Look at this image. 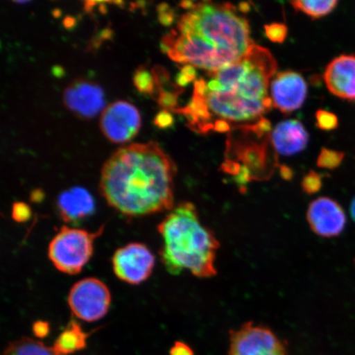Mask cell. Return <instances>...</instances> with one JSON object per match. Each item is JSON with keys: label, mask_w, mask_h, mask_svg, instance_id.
Returning a JSON list of instances; mask_svg holds the SVG:
<instances>
[{"label": "cell", "mask_w": 355, "mask_h": 355, "mask_svg": "<svg viewBox=\"0 0 355 355\" xmlns=\"http://www.w3.org/2000/svg\"><path fill=\"white\" fill-rule=\"evenodd\" d=\"M176 173L175 162L157 143L124 146L102 167L101 193L109 206L128 217L171 211Z\"/></svg>", "instance_id": "6da1fadb"}, {"label": "cell", "mask_w": 355, "mask_h": 355, "mask_svg": "<svg viewBox=\"0 0 355 355\" xmlns=\"http://www.w3.org/2000/svg\"><path fill=\"white\" fill-rule=\"evenodd\" d=\"M250 24L230 3H198L162 41L172 60L215 73L241 60L254 46Z\"/></svg>", "instance_id": "7a4b0ae2"}, {"label": "cell", "mask_w": 355, "mask_h": 355, "mask_svg": "<svg viewBox=\"0 0 355 355\" xmlns=\"http://www.w3.org/2000/svg\"><path fill=\"white\" fill-rule=\"evenodd\" d=\"M277 70L272 53L254 44L241 60L210 73L204 97L211 113L234 123L263 118L273 105L268 87Z\"/></svg>", "instance_id": "3957f363"}, {"label": "cell", "mask_w": 355, "mask_h": 355, "mask_svg": "<svg viewBox=\"0 0 355 355\" xmlns=\"http://www.w3.org/2000/svg\"><path fill=\"white\" fill-rule=\"evenodd\" d=\"M157 230L163 239L162 261L168 273L177 276L189 270L199 278L216 276L220 242L202 223L193 203L183 202L173 208Z\"/></svg>", "instance_id": "277c9868"}, {"label": "cell", "mask_w": 355, "mask_h": 355, "mask_svg": "<svg viewBox=\"0 0 355 355\" xmlns=\"http://www.w3.org/2000/svg\"><path fill=\"white\" fill-rule=\"evenodd\" d=\"M105 225L96 232L62 226L48 248V257L60 272L77 275L90 261L94 252V242L104 232Z\"/></svg>", "instance_id": "5b68a950"}, {"label": "cell", "mask_w": 355, "mask_h": 355, "mask_svg": "<svg viewBox=\"0 0 355 355\" xmlns=\"http://www.w3.org/2000/svg\"><path fill=\"white\" fill-rule=\"evenodd\" d=\"M68 303L74 316L92 322L103 318L110 307L111 295L107 286L101 279H81L71 288Z\"/></svg>", "instance_id": "8992f818"}, {"label": "cell", "mask_w": 355, "mask_h": 355, "mask_svg": "<svg viewBox=\"0 0 355 355\" xmlns=\"http://www.w3.org/2000/svg\"><path fill=\"white\" fill-rule=\"evenodd\" d=\"M228 355H287V352L285 345L270 328L248 322L238 330L230 331Z\"/></svg>", "instance_id": "52a82bcc"}, {"label": "cell", "mask_w": 355, "mask_h": 355, "mask_svg": "<svg viewBox=\"0 0 355 355\" xmlns=\"http://www.w3.org/2000/svg\"><path fill=\"white\" fill-rule=\"evenodd\" d=\"M116 277L130 285H139L153 274L155 256L144 243H131L119 248L112 257Z\"/></svg>", "instance_id": "ba28073f"}, {"label": "cell", "mask_w": 355, "mask_h": 355, "mask_svg": "<svg viewBox=\"0 0 355 355\" xmlns=\"http://www.w3.org/2000/svg\"><path fill=\"white\" fill-rule=\"evenodd\" d=\"M139 110L130 102L118 101L106 107L101 115L100 128L104 136L114 144H125L141 128Z\"/></svg>", "instance_id": "9c48e42d"}, {"label": "cell", "mask_w": 355, "mask_h": 355, "mask_svg": "<svg viewBox=\"0 0 355 355\" xmlns=\"http://www.w3.org/2000/svg\"><path fill=\"white\" fill-rule=\"evenodd\" d=\"M67 108L82 119H92L105 110L104 91L95 83L78 79L65 88L63 95Z\"/></svg>", "instance_id": "30bf717a"}, {"label": "cell", "mask_w": 355, "mask_h": 355, "mask_svg": "<svg viewBox=\"0 0 355 355\" xmlns=\"http://www.w3.org/2000/svg\"><path fill=\"white\" fill-rule=\"evenodd\" d=\"M308 87L302 75L286 71L277 75L270 83V98L274 107L283 114H291L304 103Z\"/></svg>", "instance_id": "8fae6325"}, {"label": "cell", "mask_w": 355, "mask_h": 355, "mask_svg": "<svg viewBox=\"0 0 355 355\" xmlns=\"http://www.w3.org/2000/svg\"><path fill=\"white\" fill-rule=\"evenodd\" d=\"M310 228L318 236H338L346 224L345 211L334 200L319 198L310 203L307 211Z\"/></svg>", "instance_id": "7c38bea8"}, {"label": "cell", "mask_w": 355, "mask_h": 355, "mask_svg": "<svg viewBox=\"0 0 355 355\" xmlns=\"http://www.w3.org/2000/svg\"><path fill=\"white\" fill-rule=\"evenodd\" d=\"M324 80L331 94L355 101V55H341L327 65Z\"/></svg>", "instance_id": "4fadbf2b"}, {"label": "cell", "mask_w": 355, "mask_h": 355, "mask_svg": "<svg viewBox=\"0 0 355 355\" xmlns=\"http://www.w3.org/2000/svg\"><path fill=\"white\" fill-rule=\"evenodd\" d=\"M61 218L67 223L78 224L95 212L96 205L90 193L81 187H73L61 193L57 200Z\"/></svg>", "instance_id": "5bb4252c"}, {"label": "cell", "mask_w": 355, "mask_h": 355, "mask_svg": "<svg viewBox=\"0 0 355 355\" xmlns=\"http://www.w3.org/2000/svg\"><path fill=\"white\" fill-rule=\"evenodd\" d=\"M270 139L277 153L290 157L306 148L309 136L303 123L296 119H291L279 123L275 128Z\"/></svg>", "instance_id": "9a60e30c"}, {"label": "cell", "mask_w": 355, "mask_h": 355, "mask_svg": "<svg viewBox=\"0 0 355 355\" xmlns=\"http://www.w3.org/2000/svg\"><path fill=\"white\" fill-rule=\"evenodd\" d=\"M239 159L251 172L252 180H264L269 177L270 171L268 170V145L263 144H246L238 145L234 149Z\"/></svg>", "instance_id": "2e32d148"}, {"label": "cell", "mask_w": 355, "mask_h": 355, "mask_svg": "<svg viewBox=\"0 0 355 355\" xmlns=\"http://www.w3.org/2000/svg\"><path fill=\"white\" fill-rule=\"evenodd\" d=\"M91 333L83 330L81 325L75 320L69 323L52 346L57 355H70L87 347V338Z\"/></svg>", "instance_id": "e0dca14e"}, {"label": "cell", "mask_w": 355, "mask_h": 355, "mask_svg": "<svg viewBox=\"0 0 355 355\" xmlns=\"http://www.w3.org/2000/svg\"><path fill=\"white\" fill-rule=\"evenodd\" d=\"M2 355H57L53 347H48L41 341L22 337L13 341L4 349Z\"/></svg>", "instance_id": "ac0fdd59"}, {"label": "cell", "mask_w": 355, "mask_h": 355, "mask_svg": "<svg viewBox=\"0 0 355 355\" xmlns=\"http://www.w3.org/2000/svg\"><path fill=\"white\" fill-rule=\"evenodd\" d=\"M336 0H327V1H298L291 2L293 8L297 11L305 13L306 15L312 17L313 19H321L335 10L338 4Z\"/></svg>", "instance_id": "d6986e66"}, {"label": "cell", "mask_w": 355, "mask_h": 355, "mask_svg": "<svg viewBox=\"0 0 355 355\" xmlns=\"http://www.w3.org/2000/svg\"><path fill=\"white\" fill-rule=\"evenodd\" d=\"M133 83L137 90L141 93L152 96L155 92V84L153 74L146 70L144 66L139 67L136 70L133 75Z\"/></svg>", "instance_id": "ffe728a7"}, {"label": "cell", "mask_w": 355, "mask_h": 355, "mask_svg": "<svg viewBox=\"0 0 355 355\" xmlns=\"http://www.w3.org/2000/svg\"><path fill=\"white\" fill-rule=\"evenodd\" d=\"M345 157L343 152L323 148L318 155L317 165L328 170H335L343 162Z\"/></svg>", "instance_id": "44dd1931"}, {"label": "cell", "mask_w": 355, "mask_h": 355, "mask_svg": "<svg viewBox=\"0 0 355 355\" xmlns=\"http://www.w3.org/2000/svg\"><path fill=\"white\" fill-rule=\"evenodd\" d=\"M316 125L319 130L323 131H332L336 130L339 126V119L335 114L325 110H317Z\"/></svg>", "instance_id": "7402d4cb"}, {"label": "cell", "mask_w": 355, "mask_h": 355, "mask_svg": "<svg viewBox=\"0 0 355 355\" xmlns=\"http://www.w3.org/2000/svg\"><path fill=\"white\" fill-rule=\"evenodd\" d=\"M322 187V178L317 172L311 171L302 181V189L304 193L314 194L320 191Z\"/></svg>", "instance_id": "603a6c76"}, {"label": "cell", "mask_w": 355, "mask_h": 355, "mask_svg": "<svg viewBox=\"0 0 355 355\" xmlns=\"http://www.w3.org/2000/svg\"><path fill=\"white\" fill-rule=\"evenodd\" d=\"M265 33L270 42L283 43L286 41L288 35V28L283 24H272L265 25Z\"/></svg>", "instance_id": "cb8c5ba5"}, {"label": "cell", "mask_w": 355, "mask_h": 355, "mask_svg": "<svg viewBox=\"0 0 355 355\" xmlns=\"http://www.w3.org/2000/svg\"><path fill=\"white\" fill-rule=\"evenodd\" d=\"M183 92H159L157 96V102L162 107L166 110H174L177 107L178 97Z\"/></svg>", "instance_id": "d4e9b609"}, {"label": "cell", "mask_w": 355, "mask_h": 355, "mask_svg": "<svg viewBox=\"0 0 355 355\" xmlns=\"http://www.w3.org/2000/svg\"><path fill=\"white\" fill-rule=\"evenodd\" d=\"M32 216V210L28 204L24 202H15L12 208V219L19 223H24Z\"/></svg>", "instance_id": "484cf974"}, {"label": "cell", "mask_w": 355, "mask_h": 355, "mask_svg": "<svg viewBox=\"0 0 355 355\" xmlns=\"http://www.w3.org/2000/svg\"><path fill=\"white\" fill-rule=\"evenodd\" d=\"M159 21L164 26H171L175 21V12L166 3H162L157 8Z\"/></svg>", "instance_id": "4316f807"}, {"label": "cell", "mask_w": 355, "mask_h": 355, "mask_svg": "<svg viewBox=\"0 0 355 355\" xmlns=\"http://www.w3.org/2000/svg\"><path fill=\"white\" fill-rule=\"evenodd\" d=\"M154 123L155 126L162 128V130H166L174 123V118H173L170 111L164 110L155 115Z\"/></svg>", "instance_id": "83f0119b"}, {"label": "cell", "mask_w": 355, "mask_h": 355, "mask_svg": "<svg viewBox=\"0 0 355 355\" xmlns=\"http://www.w3.org/2000/svg\"><path fill=\"white\" fill-rule=\"evenodd\" d=\"M50 324L46 321H37L33 323V331L37 338H46L50 334Z\"/></svg>", "instance_id": "f1b7e54d"}, {"label": "cell", "mask_w": 355, "mask_h": 355, "mask_svg": "<svg viewBox=\"0 0 355 355\" xmlns=\"http://www.w3.org/2000/svg\"><path fill=\"white\" fill-rule=\"evenodd\" d=\"M170 355H194V353L187 344L176 341L170 350Z\"/></svg>", "instance_id": "f546056e"}, {"label": "cell", "mask_w": 355, "mask_h": 355, "mask_svg": "<svg viewBox=\"0 0 355 355\" xmlns=\"http://www.w3.org/2000/svg\"><path fill=\"white\" fill-rule=\"evenodd\" d=\"M189 83L197 79V71L192 65L186 64L183 66L180 72Z\"/></svg>", "instance_id": "4dcf8cb0"}, {"label": "cell", "mask_w": 355, "mask_h": 355, "mask_svg": "<svg viewBox=\"0 0 355 355\" xmlns=\"http://www.w3.org/2000/svg\"><path fill=\"white\" fill-rule=\"evenodd\" d=\"M230 124L228 121H224V119H217L214 122V128L213 130L219 132H227L230 131Z\"/></svg>", "instance_id": "1f68e13d"}, {"label": "cell", "mask_w": 355, "mask_h": 355, "mask_svg": "<svg viewBox=\"0 0 355 355\" xmlns=\"http://www.w3.org/2000/svg\"><path fill=\"white\" fill-rule=\"evenodd\" d=\"M279 168H281V171H279V173H281V175L284 180H290L292 179L294 173H293V171L290 167L282 166Z\"/></svg>", "instance_id": "d6a6232c"}, {"label": "cell", "mask_w": 355, "mask_h": 355, "mask_svg": "<svg viewBox=\"0 0 355 355\" xmlns=\"http://www.w3.org/2000/svg\"><path fill=\"white\" fill-rule=\"evenodd\" d=\"M238 10L242 13H246L250 11V4L248 3H241L238 7Z\"/></svg>", "instance_id": "836d02e7"}, {"label": "cell", "mask_w": 355, "mask_h": 355, "mask_svg": "<svg viewBox=\"0 0 355 355\" xmlns=\"http://www.w3.org/2000/svg\"><path fill=\"white\" fill-rule=\"evenodd\" d=\"M180 6L182 8H186V10H192L193 8H194V7L196 6V4H195L193 2L185 1L181 3Z\"/></svg>", "instance_id": "e575fe53"}, {"label": "cell", "mask_w": 355, "mask_h": 355, "mask_svg": "<svg viewBox=\"0 0 355 355\" xmlns=\"http://www.w3.org/2000/svg\"><path fill=\"white\" fill-rule=\"evenodd\" d=\"M350 211H352V215L354 220L355 221V198L353 200L352 203V207H350Z\"/></svg>", "instance_id": "d590c367"}]
</instances>
